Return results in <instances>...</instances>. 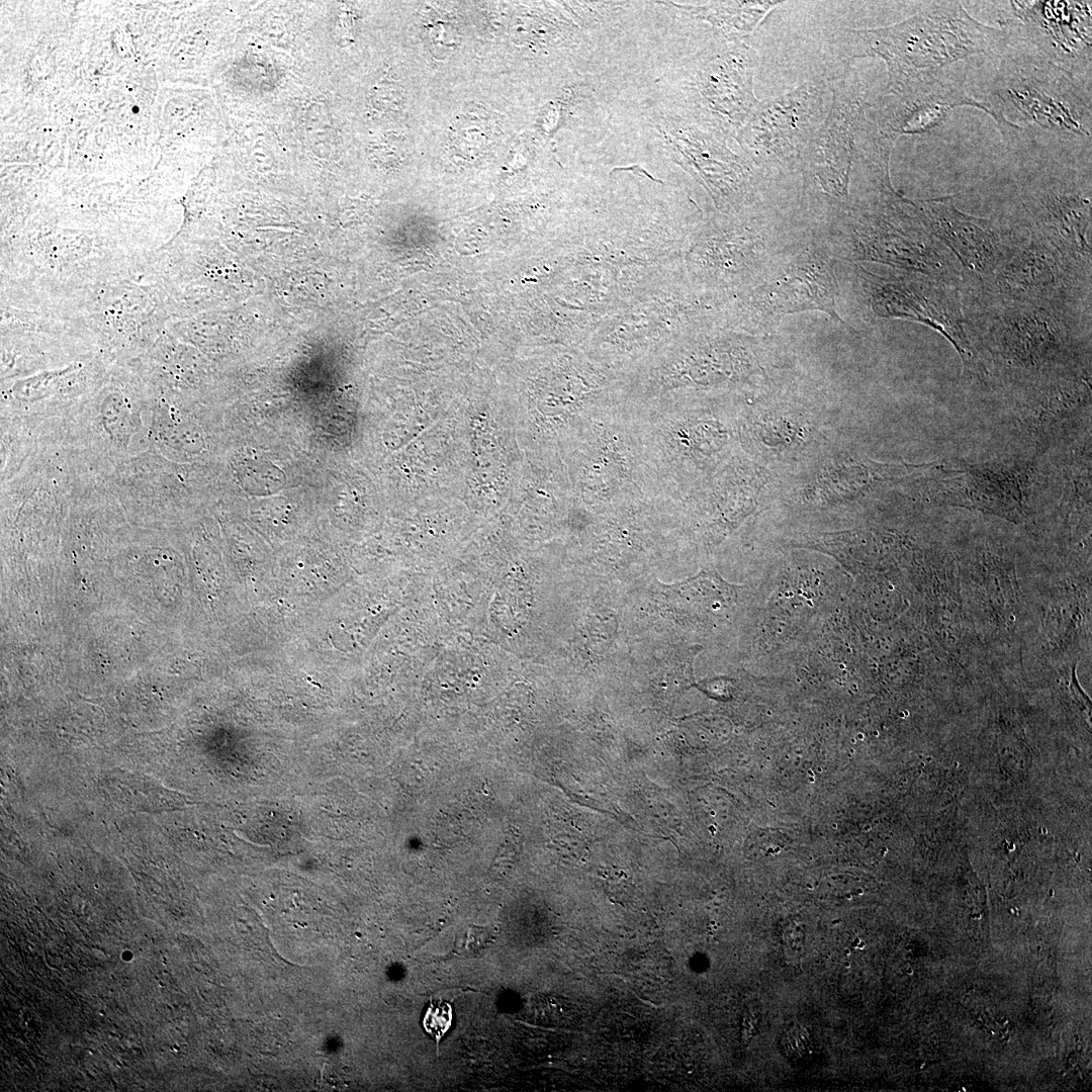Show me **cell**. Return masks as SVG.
Listing matches in <instances>:
<instances>
[{
    "label": "cell",
    "mask_w": 1092,
    "mask_h": 1092,
    "mask_svg": "<svg viewBox=\"0 0 1092 1092\" xmlns=\"http://www.w3.org/2000/svg\"><path fill=\"white\" fill-rule=\"evenodd\" d=\"M970 67L985 71L979 100L991 111L1009 149L1024 133L1038 147L1091 151V84L1008 33L1000 51Z\"/></svg>",
    "instance_id": "6da1fadb"
},
{
    "label": "cell",
    "mask_w": 1092,
    "mask_h": 1092,
    "mask_svg": "<svg viewBox=\"0 0 1092 1092\" xmlns=\"http://www.w3.org/2000/svg\"><path fill=\"white\" fill-rule=\"evenodd\" d=\"M628 406L637 425L651 496L678 506L738 457L737 418L727 413L691 398Z\"/></svg>",
    "instance_id": "7a4b0ae2"
},
{
    "label": "cell",
    "mask_w": 1092,
    "mask_h": 1092,
    "mask_svg": "<svg viewBox=\"0 0 1092 1092\" xmlns=\"http://www.w3.org/2000/svg\"><path fill=\"white\" fill-rule=\"evenodd\" d=\"M855 57L876 56L888 69L887 90L959 62L974 65L1007 41L1002 27L972 17L961 1H932L909 18L879 28L848 30Z\"/></svg>",
    "instance_id": "3957f363"
},
{
    "label": "cell",
    "mask_w": 1092,
    "mask_h": 1092,
    "mask_svg": "<svg viewBox=\"0 0 1092 1092\" xmlns=\"http://www.w3.org/2000/svg\"><path fill=\"white\" fill-rule=\"evenodd\" d=\"M1020 159L1019 220L1082 276L1091 275V152L1027 147Z\"/></svg>",
    "instance_id": "277c9868"
},
{
    "label": "cell",
    "mask_w": 1092,
    "mask_h": 1092,
    "mask_svg": "<svg viewBox=\"0 0 1092 1092\" xmlns=\"http://www.w3.org/2000/svg\"><path fill=\"white\" fill-rule=\"evenodd\" d=\"M570 445L574 498L585 509L651 496L637 425L623 401L597 415Z\"/></svg>",
    "instance_id": "5b68a950"
},
{
    "label": "cell",
    "mask_w": 1092,
    "mask_h": 1092,
    "mask_svg": "<svg viewBox=\"0 0 1092 1092\" xmlns=\"http://www.w3.org/2000/svg\"><path fill=\"white\" fill-rule=\"evenodd\" d=\"M830 104L823 86L803 84L787 94L759 101L736 139L746 155L761 167L794 166L803 162Z\"/></svg>",
    "instance_id": "8992f818"
},
{
    "label": "cell",
    "mask_w": 1092,
    "mask_h": 1092,
    "mask_svg": "<svg viewBox=\"0 0 1092 1092\" xmlns=\"http://www.w3.org/2000/svg\"><path fill=\"white\" fill-rule=\"evenodd\" d=\"M1012 17L999 21L1015 36L1081 81L1092 77V2L1010 1Z\"/></svg>",
    "instance_id": "52a82bcc"
},
{
    "label": "cell",
    "mask_w": 1092,
    "mask_h": 1092,
    "mask_svg": "<svg viewBox=\"0 0 1092 1092\" xmlns=\"http://www.w3.org/2000/svg\"><path fill=\"white\" fill-rule=\"evenodd\" d=\"M978 313L968 321L992 350L1019 364L1042 362L1072 343V322L1067 307L1015 303L981 296Z\"/></svg>",
    "instance_id": "ba28073f"
},
{
    "label": "cell",
    "mask_w": 1092,
    "mask_h": 1092,
    "mask_svg": "<svg viewBox=\"0 0 1092 1092\" xmlns=\"http://www.w3.org/2000/svg\"><path fill=\"white\" fill-rule=\"evenodd\" d=\"M914 207L921 222L953 255L975 288H981L1028 235L1018 222L1007 226L965 213L950 196L918 200Z\"/></svg>",
    "instance_id": "9c48e42d"
},
{
    "label": "cell",
    "mask_w": 1092,
    "mask_h": 1092,
    "mask_svg": "<svg viewBox=\"0 0 1092 1092\" xmlns=\"http://www.w3.org/2000/svg\"><path fill=\"white\" fill-rule=\"evenodd\" d=\"M754 51L734 43L700 58L690 90L701 119L725 134H737L758 104L753 91Z\"/></svg>",
    "instance_id": "30bf717a"
},
{
    "label": "cell",
    "mask_w": 1092,
    "mask_h": 1092,
    "mask_svg": "<svg viewBox=\"0 0 1092 1092\" xmlns=\"http://www.w3.org/2000/svg\"><path fill=\"white\" fill-rule=\"evenodd\" d=\"M1090 279L1070 266L1041 240L1027 237L981 286V296L1004 302L1067 307Z\"/></svg>",
    "instance_id": "8fae6325"
},
{
    "label": "cell",
    "mask_w": 1092,
    "mask_h": 1092,
    "mask_svg": "<svg viewBox=\"0 0 1092 1092\" xmlns=\"http://www.w3.org/2000/svg\"><path fill=\"white\" fill-rule=\"evenodd\" d=\"M947 69L887 90L877 109L875 123L890 141L894 143L900 135L929 133L953 108L961 106L976 107L991 116L989 108L967 92L969 65L960 76Z\"/></svg>",
    "instance_id": "7c38bea8"
},
{
    "label": "cell",
    "mask_w": 1092,
    "mask_h": 1092,
    "mask_svg": "<svg viewBox=\"0 0 1092 1092\" xmlns=\"http://www.w3.org/2000/svg\"><path fill=\"white\" fill-rule=\"evenodd\" d=\"M828 114L803 158L827 193L847 195L852 159L868 119V103L858 85L848 81L833 88Z\"/></svg>",
    "instance_id": "4fadbf2b"
},
{
    "label": "cell",
    "mask_w": 1092,
    "mask_h": 1092,
    "mask_svg": "<svg viewBox=\"0 0 1092 1092\" xmlns=\"http://www.w3.org/2000/svg\"><path fill=\"white\" fill-rule=\"evenodd\" d=\"M958 289L914 275L879 284L873 307L882 316L908 318L930 327L943 335L963 359H969L972 343Z\"/></svg>",
    "instance_id": "5bb4252c"
},
{
    "label": "cell",
    "mask_w": 1092,
    "mask_h": 1092,
    "mask_svg": "<svg viewBox=\"0 0 1092 1092\" xmlns=\"http://www.w3.org/2000/svg\"><path fill=\"white\" fill-rule=\"evenodd\" d=\"M836 279L828 260L807 254L790 265L779 280L774 300L784 313L821 309L842 322L835 306Z\"/></svg>",
    "instance_id": "9a60e30c"
},
{
    "label": "cell",
    "mask_w": 1092,
    "mask_h": 1092,
    "mask_svg": "<svg viewBox=\"0 0 1092 1092\" xmlns=\"http://www.w3.org/2000/svg\"><path fill=\"white\" fill-rule=\"evenodd\" d=\"M679 592L680 604L689 607L687 612L703 619L706 616L719 615L728 609L732 601L731 585L727 584L713 569H704L697 576L674 585Z\"/></svg>",
    "instance_id": "2e32d148"
},
{
    "label": "cell",
    "mask_w": 1092,
    "mask_h": 1092,
    "mask_svg": "<svg viewBox=\"0 0 1092 1092\" xmlns=\"http://www.w3.org/2000/svg\"><path fill=\"white\" fill-rule=\"evenodd\" d=\"M779 1H735L715 2L712 5L695 7L694 13L725 33L750 32Z\"/></svg>",
    "instance_id": "e0dca14e"
},
{
    "label": "cell",
    "mask_w": 1092,
    "mask_h": 1092,
    "mask_svg": "<svg viewBox=\"0 0 1092 1092\" xmlns=\"http://www.w3.org/2000/svg\"><path fill=\"white\" fill-rule=\"evenodd\" d=\"M452 1006L446 1001H431L423 1018V1027L439 1045L452 1025Z\"/></svg>",
    "instance_id": "ac0fdd59"
},
{
    "label": "cell",
    "mask_w": 1092,
    "mask_h": 1092,
    "mask_svg": "<svg viewBox=\"0 0 1092 1092\" xmlns=\"http://www.w3.org/2000/svg\"><path fill=\"white\" fill-rule=\"evenodd\" d=\"M492 939V934L485 928L471 927L468 932V947L472 950L485 947Z\"/></svg>",
    "instance_id": "d6986e66"
}]
</instances>
